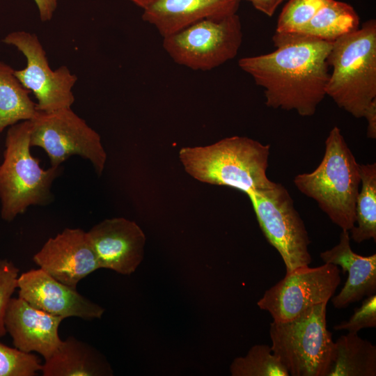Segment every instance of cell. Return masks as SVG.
<instances>
[{"label":"cell","mask_w":376,"mask_h":376,"mask_svg":"<svg viewBox=\"0 0 376 376\" xmlns=\"http://www.w3.org/2000/svg\"><path fill=\"white\" fill-rule=\"evenodd\" d=\"M272 40L274 52L242 58L239 67L264 89L268 107L314 115L326 96L333 42L277 33Z\"/></svg>","instance_id":"cell-1"},{"label":"cell","mask_w":376,"mask_h":376,"mask_svg":"<svg viewBox=\"0 0 376 376\" xmlns=\"http://www.w3.org/2000/svg\"><path fill=\"white\" fill-rule=\"evenodd\" d=\"M269 150V144L233 136L205 146L183 147L179 159L194 179L249 195L274 184L267 175Z\"/></svg>","instance_id":"cell-2"},{"label":"cell","mask_w":376,"mask_h":376,"mask_svg":"<svg viewBox=\"0 0 376 376\" xmlns=\"http://www.w3.org/2000/svg\"><path fill=\"white\" fill-rule=\"evenodd\" d=\"M303 194L314 199L331 221L350 230L355 223V207L361 183L360 164L335 126L325 141L324 157L310 173L294 178Z\"/></svg>","instance_id":"cell-3"},{"label":"cell","mask_w":376,"mask_h":376,"mask_svg":"<svg viewBox=\"0 0 376 376\" xmlns=\"http://www.w3.org/2000/svg\"><path fill=\"white\" fill-rule=\"evenodd\" d=\"M328 65L332 71L326 95L354 117H363L376 99V20H367L334 41Z\"/></svg>","instance_id":"cell-4"},{"label":"cell","mask_w":376,"mask_h":376,"mask_svg":"<svg viewBox=\"0 0 376 376\" xmlns=\"http://www.w3.org/2000/svg\"><path fill=\"white\" fill-rule=\"evenodd\" d=\"M30 120L10 126L6 133L0 165L1 217L12 221L31 205H47L53 200L51 188L61 167L42 169L31 152Z\"/></svg>","instance_id":"cell-5"},{"label":"cell","mask_w":376,"mask_h":376,"mask_svg":"<svg viewBox=\"0 0 376 376\" xmlns=\"http://www.w3.org/2000/svg\"><path fill=\"white\" fill-rule=\"evenodd\" d=\"M328 302L309 307L285 322L269 327L272 352L291 376H327L334 349L326 324Z\"/></svg>","instance_id":"cell-6"},{"label":"cell","mask_w":376,"mask_h":376,"mask_svg":"<svg viewBox=\"0 0 376 376\" xmlns=\"http://www.w3.org/2000/svg\"><path fill=\"white\" fill-rule=\"evenodd\" d=\"M163 47L178 64L194 70H211L234 58L242 41L237 13L198 21L163 38Z\"/></svg>","instance_id":"cell-7"},{"label":"cell","mask_w":376,"mask_h":376,"mask_svg":"<svg viewBox=\"0 0 376 376\" xmlns=\"http://www.w3.org/2000/svg\"><path fill=\"white\" fill-rule=\"evenodd\" d=\"M267 242L279 253L286 273L311 263L310 240L293 200L280 183L247 195Z\"/></svg>","instance_id":"cell-8"},{"label":"cell","mask_w":376,"mask_h":376,"mask_svg":"<svg viewBox=\"0 0 376 376\" xmlns=\"http://www.w3.org/2000/svg\"><path fill=\"white\" fill-rule=\"evenodd\" d=\"M30 143L47 153L51 166L58 167L72 155L89 160L96 173L104 169L107 153L100 134L71 108L38 112L30 120Z\"/></svg>","instance_id":"cell-9"},{"label":"cell","mask_w":376,"mask_h":376,"mask_svg":"<svg viewBox=\"0 0 376 376\" xmlns=\"http://www.w3.org/2000/svg\"><path fill=\"white\" fill-rule=\"evenodd\" d=\"M3 42L14 46L25 56L26 67L14 70V74L22 85L34 95L38 111L49 113L71 108L75 102L72 88L77 77L65 65L54 70L50 68L46 52L36 34L13 31Z\"/></svg>","instance_id":"cell-10"},{"label":"cell","mask_w":376,"mask_h":376,"mask_svg":"<svg viewBox=\"0 0 376 376\" xmlns=\"http://www.w3.org/2000/svg\"><path fill=\"white\" fill-rule=\"evenodd\" d=\"M337 265L324 263L315 267L304 266L286 273L257 302L274 322L295 319L314 305L328 302L340 283Z\"/></svg>","instance_id":"cell-11"},{"label":"cell","mask_w":376,"mask_h":376,"mask_svg":"<svg viewBox=\"0 0 376 376\" xmlns=\"http://www.w3.org/2000/svg\"><path fill=\"white\" fill-rule=\"evenodd\" d=\"M33 259L50 276L75 289L81 280L100 269L87 233L80 228H66L49 238Z\"/></svg>","instance_id":"cell-12"},{"label":"cell","mask_w":376,"mask_h":376,"mask_svg":"<svg viewBox=\"0 0 376 376\" xmlns=\"http://www.w3.org/2000/svg\"><path fill=\"white\" fill-rule=\"evenodd\" d=\"M86 233L100 268L130 275L143 260L146 236L133 221L107 219Z\"/></svg>","instance_id":"cell-13"},{"label":"cell","mask_w":376,"mask_h":376,"mask_svg":"<svg viewBox=\"0 0 376 376\" xmlns=\"http://www.w3.org/2000/svg\"><path fill=\"white\" fill-rule=\"evenodd\" d=\"M19 297L31 306L63 318L99 319L104 308L80 295L75 288L58 281L42 269L19 275Z\"/></svg>","instance_id":"cell-14"},{"label":"cell","mask_w":376,"mask_h":376,"mask_svg":"<svg viewBox=\"0 0 376 376\" xmlns=\"http://www.w3.org/2000/svg\"><path fill=\"white\" fill-rule=\"evenodd\" d=\"M63 319L35 308L18 297L9 301L4 325L15 347L27 353L36 352L45 360L62 342L58 328Z\"/></svg>","instance_id":"cell-15"},{"label":"cell","mask_w":376,"mask_h":376,"mask_svg":"<svg viewBox=\"0 0 376 376\" xmlns=\"http://www.w3.org/2000/svg\"><path fill=\"white\" fill-rule=\"evenodd\" d=\"M350 240L349 230H342L339 242L320 255L324 263L340 266L343 273H348L340 292L332 297L333 306L338 309L376 292V254L363 256L355 253Z\"/></svg>","instance_id":"cell-16"},{"label":"cell","mask_w":376,"mask_h":376,"mask_svg":"<svg viewBox=\"0 0 376 376\" xmlns=\"http://www.w3.org/2000/svg\"><path fill=\"white\" fill-rule=\"evenodd\" d=\"M240 0H154L143 9L142 19L163 38L198 21L237 13Z\"/></svg>","instance_id":"cell-17"},{"label":"cell","mask_w":376,"mask_h":376,"mask_svg":"<svg viewBox=\"0 0 376 376\" xmlns=\"http://www.w3.org/2000/svg\"><path fill=\"white\" fill-rule=\"evenodd\" d=\"M40 371L43 376L113 375L110 364L98 350L72 336L45 360Z\"/></svg>","instance_id":"cell-18"},{"label":"cell","mask_w":376,"mask_h":376,"mask_svg":"<svg viewBox=\"0 0 376 376\" xmlns=\"http://www.w3.org/2000/svg\"><path fill=\"white\" fill-rule=\"evenodd\" d=\"M376 346L348 332L334 342L331 363L327 376H375Z\"/></svg>","instance_id":"cell-19"},{"label":"cell","mask_w":376,"mask_h":376,"mask_svg":"<svg viewBox=\"0 0 376 376\" xmlns=\"http://www.w3.org/2000/svg\"><path fill=\"white\" fill-rule=\"evenodd\" d=\"M359 17L350 4L329 0L297 33L303 36L334 42L359 28Z\"/></svg>","instance_id":"cell-20"},{"label":"cell","mask_w":376,"mask_h":376,"mask_svg":"<svg viewBox=\"0 0 376 376\" xmlns=\"http://www.w3.org/2000/svg\"><path fill=\"white\" fill-rule=\"evenodd\" d=\"M29 93L15 76L14 69L0 61V132L38 114Z\"/></svg>","instance_id":"cell-21"},{"label":"cell","mask_w":376,"mask_h":376,"mask_svg":"<svg viewBox=\"0 0 376 376\" xmlns=\"http://www.w3.org/2000/svg\"><path fill=\"white\" fill-rule=\"evenodd\" d=\"M361 188L355 207V223L349 230L350 239L361 243L376 240V164H360Z\"/></svg>","instance_id":"cell-22"},{"label":"cell","mask_w":376,"mask_h":376,"mask_svg":"<svg viewBox=\"0 0 376 376\" xmlns=\"http://www.w3.org/2000/svg\"><path fill=\"white\" fill-rule=\"evenodd\" d=\"M233 376H289L286 368L268 345L252 346L244 357L235 358L230 366Z\"/></svg>","instance_id":"cell-23"},{"label":"cell","mask_w":376,"mask_h":376,"mask_svg":"<svg viewBox=\"0 0 376 376\" xmlns=\"http://www.w3.org/2000/svg\"><path fill=\"white\" fill-rule=\"evenodd\" d=\"M329 0H290L278 18L275 33H297Z\"/></svg>","instance_id":"cell-24"},{"label":"cell","mask_w":376,"mask_h":376,"mask_svg":"<svg viewBox=\"0 0 376 376\" xmlns=\"http://www.w3.org/2000/svg\"><path fill=\"white\" fill-rule=\"evenodd\" d=\"M41 368L42 364L35 354L0 342V376H35Z\"/></svg>","instance_id":"cell-25"},{"label":"cell","mask_w":376,"mask_h":376,"mask_svg":"<svg viewBox=\"0 0 376 376\" xmlns=\"http://www.w3.org/2000/svg\"><path fill=\"white\" fill-rule=\"evenodd\" d=\"M19 269L10 260L0 258V337L6 334L4 318L12 295L17 288Z\"/></svg>","instance_id":"cell-26"},{"label":"cell","mask_w":376,"mask_h":376,"mask_svg":"<svg viewBox=\"0 0 376 376\" xmlns=\"http://www.w3.org/2000/svg\"><path fill=\"white\" fill-rule=\"evenodd\" d=\"M376 327V295L367 297L360 307L355 308L353 315L347 321L334 327L336 331L358 333L366 328Z\"/></svg>","instance_id":"cell-27"},{"label":"cell","mask_w":376,"mask_h":376,"mask_svg":"<svg viewBox=\"0 0 376 376\" xmlns=\"http://www.w3.org/2000/svg\"><path fill=\"white\" fill-rule=\"evenodd\" d=\"M367 121V136L376 138V99H374L366 107L363 116Z\"/></svg>","instance_id":"cell-28"},{"label":"cell","mask_w":376,"mask_h":376,"mask_svg":"<svg viewBox=\"0 0 376 376\" xmlns=\"http://www.w3.org/2000/svg\"><path fill=\"white\" fill-rule=\"evenodd\" d=\"M58 1V0H34L42 22H47L52 19L57 8Z\"/></svg>","instance_id":"cell-29"},{"label":"cell","mask_w":376,"mask_h":376,"mask_svg":"<svg viewBox=\"0 0 376 376\" xmlns=\"http://www.w3.org/2000/svg\"><path fill=\"white\" fill-rule=\"evenodd\" d=\"M284 0H251L250 2L256 10L271 17L274 14L278 6Z\"/></svg>","instance_id":"cell-30"},{"label":"cell","mask_w":376,"mask_h":376,"mask_svg":"<svg viewBox=\"0 0 376 376\" xmlns=\"http://www.w3.org/2000/svg\"><path fill=\"white\" fill-rule=\"evenodd\" d=\"M143 10L148 7L154 0H129Z\"/></svg>","instance_id":"cell-31"},{"label":"cell","mask_w":376,"mask_h":376,"mask_svg":"<svg viewBox=\"0 0 376 376\" xmlns=\"http://www.w3.org/2000/svg\"><path fill=\"white\" fill-rule=\"evenodd\" d=\"M240 1H242V0H240ZM245 1H249V2L251 1V0H245Z\"/></svg>","instance_id":"cell-32"}]
</instances>
